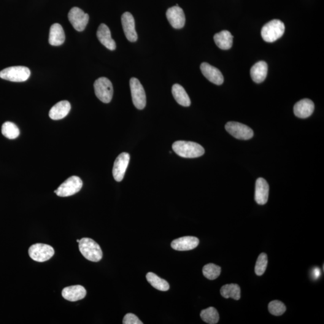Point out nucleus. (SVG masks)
I'll return each mask as SVG.
<instances>
[{
  "instance_id": "nucleus-21",
  "label": "nucleus",
  "mask_w": 324,
  "mask_h": 324,
  "mask_svg": "<svg viewBox=\"0 0 324 324\" xmlns=\"http://www.w3.org/2000/svg\"><path fill=\"white\" fill-rule=\"evenodd\" d=\"M268 73V65L266 62L261 61L254 64L250 70V76L254 82L261 83L266 80Z\"/></svg>"
},
{
  "instance_id": "nucleus-32",
  "label": "nucleus",
  "mask_w": 324,
  "mask_h": 324,
  "mask_svg": "<svg viewBox=\"0 0 324 324\" xmlns=\"http://www.w3.org/2000/svg\"><path fill=\"white\" fill-rule=\"evenodd\" d=\"M123 324H142L143 323L137 316L133 313H128L123 318Z\"/></svg>"
},
{
  "instance_id": "nucleus-34",
  "label": "nucleus",
  "mask_w": 324,
  "mask_h": 324,
  "mask_svg": "<svg viewBox=\"0 0 324 324\" xmlns=\"http://www.w3.org/2000/svg\"><path fill=\"white\" fill-rule=\"evenodd\" d=\"M80 240H77V242L78 243H79V242H80Z\"/></svg>"
},
{
  "instance_id": "nucleus-10",
  "label": "nucleus",
  "mask_w": 324,
  "mask_h": 324,
  "mask_svg": "<svg viewBox=\"0 0 324 324\" xmlns=\"http://www.w3.org/2000/svg\"><path fill=\"white\" fill-rule=\"evenodd\" d=\"M70 23L78 31L84 30L89 21V15L80 8L73 7L68 14Z\"/></svg>"
},
{
  "instance_id": "nucleus-23",
  "label": "nucleus",
  "mask_w": 324,
  "mask_h": 324,
  "mask_svg": "<svg viewBox=\"0 0 324 324\" xmlns=\"http://www.w3.org/2000/svg\"><path fill=\"white\" fill-rule=\"evenodd\" d=\"M214 40L216 45L221 50H228L233 43V36L230 32L223 30L215 35Z\"/></svg>"
},
{
  "instance_id": "nucleus-18",
  "label": "nucleus",
  "mask_w": 324,
  "mask_h": 324,
  "mask_svg": "<svg viewBox=\"0 0 324 324\" xmlns=\"http://www.w3.org/2000/svg\"><path fill=\"white\" fill-rule=\"evenodd\" d=\"M315 105L311 100L304 99L297 103L294 108L296 117L306 118L311 116L314 111Z\"/></svg>"
},
{
  "instance_id": "nucleus-9",
  "label": "nucleus",
  "mask_w": 324,
  "mask_h": 324,
  "mask_svg": "<svg viewBox=\"0 0 324 324\" xmlns=\"http://www.w3.org/2000/svg\"><path fill=\"white\" fill-rule=\"evenodd\" d=\"M226 131L238 139L248 140L253 136V131L245 124L230 121L225 125Z\"/></svg>"
},
{
  "instance_id": "nucleus-15",
  "label": "nucleus",
  "mask_w": 324,
  "mask_h": 324,
  "mask_svg": "<svg viewBox=\"0 0 324 324\" xmlns=\"http://www.w3.org/2000/svg\"><path fill=\"white\" fill-rule=\"evenodd\" d=\"M199 240L198 238L186 236L175 239L171 243V247L178 251L193 250L198 246Z\"/></svg>"
},
{
  "instance_id": "nucleus-27",
  "label": "nucleus",
  "mask_w": 324,
  "mask_h": 324,
  "mask_svg": "<svg viewBox=\"0 0 324 324\" xmlns=\"http://www.w3.org/2000/svg\"><path fill=\"white\" fill-rule=\"evenodd\" d=\"M1 133L8 139H14L17 138L20 134V132L15 124L7 121L2 124Z\"/></svg>"
},
{
  "instance_id": "nucleus-5",
  "label": "nucleus",
  "mask_w": 324,
  "mask_h": 324,
  "mask_svg": "<svg viewBox=\"0 0 324 324\" xmlns=\"http://www.w3.org/2000/svg\"><path fill=\"white\" fill-rule=\"evenodd\" d=\"M94 92L100 101L108 104L112 99L113 89L112 82L105 77L97 79L94 83Z\"/></svg>"
},
{
  "instance_id": "nucleus-26",
  "label": "nucleus",
  "mask_w": 324,
  "mask_h": 324,
  "mask_svg": "<svg viewBox=\"0 0 324 324\" xmlns=\"http://www.w3.org/2000/svg\"><path fill=\"white\" fill-rule=\"evenodd\" d=\"M146 278L148 282L153 287L156 289V290L161 291H167L169 290V285L165 280L161 279L156 274L153 272H148Z\"/></svg>"
},
{
  "instance_id": "nucleus-14",
  "label": "nucleus",
  "mask_w": 324,
  "mask_h": 324,
  "mask_svg": "<svg viewBox=\"0 0 324 324\" xmlns=\"http://www.w3.org/2000/svg\"><path fill=\"white\" fill-rule=\"evenodd\" d=\"M200 68L202 74L211 82L217 85L222 84L224 78L219 70L207 63H202Z\"/></svg>"
},
{
  "instance_id": "nucleus-11",
  "label": "nucleus",
  "mask_w": 324,
  "mask_h": 324,
  "mask_svg": "<svg viewBox=\"0 0 324 324\" xmlns=\"http://www.w3.org/2000/svg\"><path fill=\"white\" fill-rule=\"evenodd\" d=\"M130 155L128 153H122L119 155L113 164L112 174L115 181L120 182L123 180L128 168Z\"/></svg>"
},
{
  "instance_id": "nucleus-12",
  "label": "nucleus",
  "mask_w": 324,
  "mask_h": 324,
  "mask_svg": "<svg viewBox=\"0 0 324 324\" xmlns=\"http://www.w3.org/2000/svg\"><path fill=\"white\" fill-rule=\"evenodd\" d=\"M166 15L167 20L173 28L181 29L185 26L186 18L182 8L177 5L170 7L167 10Z\"/></svg>"
},
{
  "instance_id": "nucleus-4",
  "label": "nucleus",
  "mask_w": 324,
  "mask_h": 324,
  "mask_svg": "<svg viewBox=\"0 0 324 324\" xmlns=\"http://www.w3.org/2000/svg\"><path fill=\"white\" fill-rule=\"evenodd\" d=\"M30 70L24 66H13L8 67L0 72V78L2 80L12 82H24L30 77Z\"/></svg>"
},
{
  "instance_id": "nucleus-16",
  "label": "nucleus",
  "mask_w": 324,
  "mask_h": 324,
  "mask_svg": "<svg viewBox=\"0 0 324 324\" xmlns=\"http://www.w3.org/2000/svg\"><path fill=\"white\" fill-rule=\"evenodd\" d=\"M269 185L263 178H259L256 182L255 199L259 205H265L268 201Z\"/></svg>"
},
{
  "instance_id": "nucleus-29",
  "label": "nucleus",
  "mask_w": 324,
  "mask_h": 324,
  "mask_svg": "<svg viewBox=\"0 0 324 324\" xmlns=\"http://www.w3.org/2000/svg\"><path fill=\"white\" fill-rule=\"evenodd\" d=\"M202 272L207 279L215 280L219 276L221 273V268L219 266L214 264H208L205 265L202 269Z\"/></svg>"
},
{
  "instance_id": "nucleus-2",
  "label": "nucleus",
  "mask_w": 324,
  "mask_h": 324,
  "mask_svg": "<svg viewBox=\"0 0 324 324\" xmlns=\"http://www.w3.org/2000/svg\"><path fill=\"white\" fill-rule=\"evenodd\" d=\"M79 248L82 255L87 260L99 262L101 260L103 252L100 245L89 238H83L79 242Z\"/></svg>"
},
{
  "instance_id": "nucleus-6",
  "label": "nucleus",
  "mask_w": 324,
  "mask_h": 324,
  "mask_svg": "<svg viewBox=\"0 0 324 324\" xmlns=\"http://www.w3.org/2000/svg\"><path fill=\"white\" fill-rule=\"evenodd\" d=\"M82 185V181L79 177L72 176L62 183L54 192L60 197L72 196L79 192Z\"/></svg>"
},
{
  "instance_id": "nucleus-24",
  "label": "nucleus",
  "mask_w": 324,
  "mask_h": 324,
  "mask_svg": "<svg viewBox=\"0 0 324 324\" xmlns=\"http://www.w3.org/2000/svg\"><path fill=\"white\" fill-rule=\"evenodd\" d=\"M172 93L178 104L185 107L190 106L191 104L190 97L182 85L175 83L172 86Z\"/></svg>"
},
{
  "instance_id": "nucleus-20",
  "label": "nucleus",
  "mask_w": 324,
  "mask_h": 324,
  "mask_svg": "<svg viewBox=\"0 0 324 324\" xmlns=\"http://www.w3.org/2000/svg\"><path fill=\"white\" fill-rule=\"evenodd\" d=\"M71 109V105L67 101L59 102L51 108L49 116L54 120H59L66 117Z\"/></svg>"
},
{
  "instance_id": "nucleus-31",
  "label": "nucleus",
  "mask_w": 324,
  "mask_h": 324,
  "mask_svg": "<svg viewBox=\"0 0 324 324\" xmlns=\"http://www.w3.org/2000/svg\"><path fill=\"white\" fill-rule=\"evenodd\" d=\"M286 310L285 305L280 301H272L269 304V312L274 316L282 315L285 312Z\"/></svg>"
},
{
  "instance_id": "nucleus-25",
  "label": "nucleus",
  "mask_w": 324,
  "mask_h": 324,
  "mask_svg": "<svg viewBox=\"0 0 324 324\" xmlns=\"http://www.w3.org/2000/svg\"><path fill=\"white\" fill-rule=\"evenodd\" d=\"M220 294L224 298L239 300L241 298V289L239 285L231 283L223 286L220 289Z\"/></svg>"
},
{
  "instance_id": "nucleus-1",
  "label": "nucleus",
  "mask_w": 324,
  "mask_h": 324,
  "mask_svg": "<svg viewBox=\"0 0 324 324\" xmlns=\"http://www.w3.org/2000/svg\"><path fill=\"white\" fill-rule=\"evenodd\" d=\"M172 149L177 155L183 158H196L204 155L205 150L196 142L178 140L172 145Z\"/></svg>"
},
{
  "instance_id": "nucleus-22",
  "label": "nucleus",
  "mask_w": 324,
  "mask_h": 324,
  "mask_svg": "<svg viewBox=\"0 0 324 324\" xmlns=\"http://www.w3.org/2000/svg\"><path fill=\"white\" fill-rule=\"evenodd\" d=\"M65 41V34L63 27L59 24H54L51 27L49 43L53 46H60Z\"/></svg>"
},
{
  "instance_id": "nucleus-13",
  "label": "nucleus",
  "mask_w": 324,
  "mask_h": 324,
  "mask_svg": "<svg viewBox=\"0 0 324 324\" xmlns=\"http://www.w3.org/2000/svg\"><path fill=\"white\" fill-rule=\"evenodd\" d=\"M121 24H122L124 34L129 41L136 42L137 40V34L135 29V23L133 15L130 12H125L121 16Z\"/></svg>"
},
{
  "instance_id": "nucleus-19",
  "label": "nucleus",
  "mask_w": 324,
  "mask_h": 324,
  "mask_svg": "<svg viewBox=\"0 0 324 324\" xmlns=\"http://www.w3.org/2000/svg\"><path fill=\"white\" fill-rule=\"evenodd\" d=\"M97 37L102 43L108 50L114 51L116 49V43L113 40L110 34V29L105 24H102L99 27L97 31Z\"/></svg>"
},
{
  "instance_id": "nucleus-7",
  "label": "nucleus",
  "mask_w": 324,
  "mask_h": 324,
  "mask_svg": "<svg viewBox=\"0 0 324 324\" xmlns=\"http://www.w3.org/2000/svg\"><path fill=\"white\" fill-rule=\"evenodd\" d=\"M54 253L55 252L52 246L41 243L32 245L28 250L29 257L39 263L48 261L53 257Z\"/></svg>"
},
{
  "instance_id": "nucleus-28",
  "label": "nucleus",
  "mask_w": 324,
  "mask_h": 324,
  "mask_svg": "<svg viewBox=\"0 0 324 324\" xmlns=\"http://www.w3.org/2000/svg\"><path fill=\"white\" fill-rule=\"evenodd\" d=\"M200 316L205 323L209 324H217L219 320V315L217 310L213 307H210L202 310Z\"/></svg>"
},
{
  "instance_id": "nucleus-33",
  "label": "nucleus",
  "mask_w": 324,
  "mask_h": 324,
  "mask_svg": "<svg viewBox=\"0 0 324 324\" xmlns=\"http://www.w3.org/2000/svg\"><path fill=\"white\" fill-rule=\"evenodd\" d=\"M320 273H321L320 270H319V269H315V270H314V271H313V277H314L315 279H318L319 276H320Z\"/></svg>"
},
{
  "instance_id": "nucleus-8",
  "label": "nucleus",
  "mask_w": 324,
  "mask_h": 324,
  "mask_svg": "<svg viewBox=\"0 0 324 324\" xmlns=\"http://www.w3.org/2000/svg\"><path fill=\"white\" fill-rule=\"evenodd\" d=\"M132 102L137 109L141 110L146 106L145 92L140 81L136 78H132L130 80Z\"/></svg>"
},
{
  "instance_id": "nucleus-3",
  "label": "nucleus",
  "mask_w": 324,
  "mask_h": 324,
  "mask_svg": "<svg viewBox=\"0 0 324 324\" xmlns=\"http://www.w3.org/2000/svg\"><path fill=\"white\" fill-rule=\"evenodd\" d=\"M285 24L282 21L274 20L264 26L261 30V36L264 41L271 43L276 41L285 32Z\"/></svg>"
},
{
  "instance_id": "nucleus-17",
  "label": "nucleus",
  "mask_w": 324,
  "mask_h": 324,
  "mask_svg": "<svg viewBox=\"0 0 324 324\" xmlns=\"http://www.w3.org/2000/svg\"><path fill=\"white\" fill-rule=\"evenodd\" d=\"M86 291L84 287L81 285L68 286L62 291V296L65 299L74 302L84 298Z\"/></svg>"
},
{
  "instance_id": "nucleus-30",
  "label": "nucleus",
  "mask_w": 324,
  "mask_h": 324,
  "mask_svg": "<svg viewBox=\"0 0 324 324\" xmlns=\"http://www.w3.org/2000/svg\"><path fill=\"white\" fill-rule=\"evenodd\" d=\"M268 264V257L266 253H262L259 255L256 261L255 271L256 275H262L264 274Z\"/></svg>"
}]
</instances>
